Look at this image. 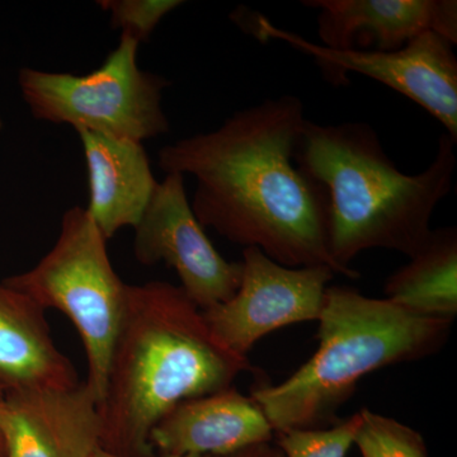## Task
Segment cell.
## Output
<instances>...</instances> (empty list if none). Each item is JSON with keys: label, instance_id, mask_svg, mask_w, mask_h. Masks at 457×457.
<instances>
[{"label": "cell", "instance_id": "ba28073f", "mask_svg": "<svg viewBox=\"0 0 457 457\" xmlns=\"http://www.w3.org/2000/svg\"><path fill=\"white\" fill-rule=\"evenodd\" d=\"M135 228L134 254L141 264L164 262L200 311L228 302L242 279V262H228L210 242L185 188V176L168 173Z\"/></svg>", "mask_w": 457, "mask_h": 457}, {"label": "cell", "instance_id": "8fae6325", "mask_svg": "<svg viewBox=\"0 0 457 457\" xmlns=\"http://www.w3.org/2000/svg\"><path fill=\"white\" fill-rule=\"evenodd\" d=\"M318 11L320 45L333 50L395 51L427 31L457 44L455 0H305Z\"/></svg>", "mask_w": 457, "mask_h": 457}, {"label": "cell", "instance_id": "30bf717a", "mask_svg": "<svg viewBox=\"0 0 457 457\" xmlns=\"http://www.w3.org/2000/svg\"><path fill=\"white\" fill-rule=\"evenodd\" d=\"M0 431L7 457H93L101 449L97 399L86 383L7 393L0 396Z\"/></svg>", "mask_w": 457, "mask_h": 457}, {"label": "cell", "instance_id": "d6986e66", "mask_svg": "<svg viewBox=\"0 0 457 457\" xmlns=\"http://www.w3.org/2000/svg\"><path fill=\"white\" fill-rule=\"evenodd\" d=\"M227 457H285L282 451L278 449L272 442L267 444L254 445L248 449L239 451L233 455Z\"/></svg>", "mask_w": 457, "mask_h": 457}, {"label": "cell", "instance_id": "277c9868", "mask_svg": "<svg viewBox=\"0 0 457 457\" xmlns=\"http://www.w3.org/2000/svg\"><path fill=\"white\" fill-rule=\"evenodd\" d=\"M318 321L319 345L311 359L282 383L252 392L276 435L337 425V411L365 376L433 356L449 341L453 324L411 314L350 286H328Z\"/></svg>", "mask_w": 457, "mask_h": 457}, {"label": "cell", "instance_id": "8992f818", "mask_svg": "<svg viewBox=\"0 0 457 457\" xmlns=\"http://www.w3.org/2000/svg\"><path fill=\"white\" fill-rule=\"evenodd\" d=\"M139 46L130 36L121 35L116 49L89 74L22 68L18 86L23 101L35 119L66 123L78 132L141 144L167 134L170 121L162 101L170 82L140 68Z\"/></svg>", "mask_w": 457, "mask_h": 457}, {"label": "cell", "instance_id": "ac0fdd59", "mask_svg": "<svg viewBox=\"0 0 457 457\" xmlns=\"http://www.w3.org/2000/svg\"><path fill=\"white\" fill-rule=\"evenodd\" d=\"M99 7L110 14L111 25L141 44L174 9L185 4L180 0H102Z\"/></svg>", "mask_w": 457, "mask_h": 457}, {"label": "cell", "instance_id": "52a82bcc", "mask_svg": "<svg viewBox=\"0 0 457 457\" xmlns=\"http://www.w3.org/2000/svg\"><path fill=\"white\" fill-rule=\"evenodd\" d=\"M246 33L262 42L278 40L302 51L317 62L328 82L350 83L347 75L356 73L375 79L416 102L446 129L457 141V59L453 42L440 33L427 31L403 49L354 51L328 49L296 33L278 29L260 14H231Z\"/></svg>", "mask_w": 457, "mask_h": 457}, {"label": "cell", "instance_id": "2e32d148", "mask_svg": "<svg viewBox=\"0 0 457 457\" xmlns=\"http://www.w3.org/2000/svg\"><path fill=\"white\" fill-rule=\"evenodd\" d=\"M354 446L362 457H428L422 435L392 417L361 409Z\"/></svg>", "mask_w": 457, "mask_h": 457}, {"label": "cell", "instance_id": "9a60e30c", "mask_svg": "<svg viewBox=\"0 0 457 457\" xmlns=\"http://www.w3.org/2000/svg\"><path fill=\"white\" fill-rule=\"evenodd\" d=\"M386 299L420 317L455 320L457 230L432 228L425 245L384 286Z\"/></svg>", "mask_w": 457, "mask_h": 457}, {"label": "cell", "instance_id": "9c48e42d", "mask_svg": "<svg viewBox=\"0 0 457 457\" xmlns=\"http://www.w3.org/2000/svg\"><path fill=\"white\" fill-rule=\"evenodd\" d=\"M242 267L236 295L203 314L212 332L243 356L275 330L318 321L336 275L328 266H282L258 248H245Z\"/></svg>", "mask_w": 457, "mask_h": 457}, {"label": "cell", "instance_id": "7402d4cb", "mask_svg": "<svg viewBox=\"0 0 457 457\" xmlns=\"http://www.w3.org/2000/svg\"><path fill=\"white\" fill-rule=\"evenodd\" d=\"M3 129V120L2 117H0V131H2Z\"/></svg>", "mask_w": 457, "mask_h": 457}, {"label": "cell", "instance_id": "6da1fadb", "mask_svg": "<svg viewBox=\"0 0 457 457\" xmlns=\"http://www.w3.org/2000/svg\"><path fill=\"white\" fill-rule=\"evenodd\" d=\"M305 120L296 96L269 98L162 147L159 167L195 179L191 207L204 228L282 266L343 276L329 253L326 192L295 162Z\"/></svg>", "mask_w": 457, "mask_h": 457}, {"label": "cell", "instance_id": "e0dca14e", "mask_svg": "<svg viewBox=\"0 0 457 457\" xmlns=\"http://www.w3.org/2000/svg\"><path fill=\"white\" fill-rule=\"evenodd\" d=\"M361 422V411H357L327 428L278 433L276 446L285 457H345L354 445Z\"/></svg>", "mask_w": 457, "mask_h": 457}, {"label": "cell", "instance_id": "ffe728a7", "mask_svg": "<svg viewBox=\"0 0 457 457\" xmlns=\"http://www.w3.org/2000/svg\"><path fill=\"white\" fill-rule=\"evenodd\" d=\"M93 457H125V456H120V455H114V453H108V451L102 449H99L97 453H95V456ZM159 457H215V456H203V455H164V456H159Z\"/></svg>", "mask_w": 457, "mask_h": 457}, {"label": "cell", "instance_id": "7c38bea8", "mask_svg": "<svg viewBox=\"0 0 457 457\" xmlns=\"http://www.w3.org/2000/svg\"><path fill=\"white\" fill-rule=\"evenodd\" d=\"M273 436L260 405L231 386L179 403L153 429L150 444L161 456L227 457Z\"/></svg>", "mask_w": 457, "mask_h": 457}, {"label": "cell", "instance_id": "5b68a950", "mask_svg": "<svg viewBox=\"0 0 457 457\" xmlns=\"http://www.w3.org/2000/svg\"><path fill=\"white\" fill-rule=\"evenodd\" d=\"M107 242L87 209L71 207L49 253L33 269L3 279L45 311L56 309L71 319L88 361L86 384L98 405L129 288L111 263Z\"/></svg>", "mask_w": 457, "mask_h": 457}, {"label": "cell", "instance_id": "7a4b0ae2", "mask_svg": "<svg viewBox=\"0 0 457 457\" xmlns=\"http://www.w3.org/2000/svg\"><path fill=\"white\" fill-rule=\"evenodd\" d=\"M254 371L212 332L179 286L129 285L114 341L101 416V447L114 455L154 457L150 435L185 400L228 389Z\"/></svg>", "mask_w": 457, "mask_h": 457}, {"label": "cell", "instance_id": "44dd1931", "mask_svg": "<svg viewBox=\"0 0 457 457\" xmlns=\"http://www.w3.org/2000/svg\"><path fill=\"white\" fill-rule=\"evenodd\" d=\"M0 457H7V450H5V442L2 431H0Z\"/></svg>", "mask_w": 457, "mask_h": 457}, {"label": "cell", "instance_id": "3957f363", "mask_svg": "<svg viewBox=\"0 0 457 457\" xmlns=\"http://www.w3.org/2000/svg\"><path fill=\"white\" fill-rule=\"evenodd\" d=\"M455 147L441 135L428 167L405 174L369 123L305 120L295 162L326 192L329 253L343 276L360 278L351 263L362 252L386 249L411 258L425 245L433 212L453 189Z\"/></svg>", "mask_w": 457, "mask_h": 457}, {"label": "cell", "instance_id": "4fadbf2b", "mask_svg": "<svg viewBox=\"0 0 457 457\" xmlns=\"http://www.w3.org/2000/svg\"><path fill=\"white\" fill-rule=\"evenodd\" d=\"M78 134L88 171L87 212L110 240L122 228L139 224L158 182L143 144L97 132Z\"/></svg>", "mask_w": 457, "mask_h": 457}, {"label": "cell", "instance_id": "5bb4252c", "mask_svg": "<svg viewBox=\"0 0 457 457\" xmlns=\"http://www.w3.org/2000/svg\"><path fill=\"white\" fill-rule=\"evenodd\" d=\"M80 384L51 337L46 311L0 282V396L25 389H71Z\"/></svg>", "mask_w": 457, "mask_h": 457}]
</instances>
